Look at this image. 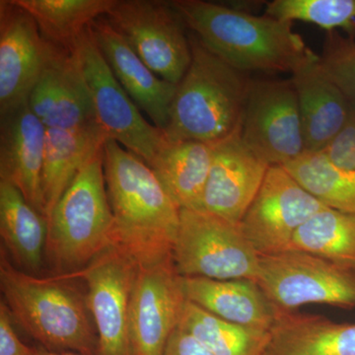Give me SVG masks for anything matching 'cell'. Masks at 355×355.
I'll return each mask as SVG.
<instances>
[{"label": "cell", "mask_w": 355, "mask_h": 355, "mask_svg": "<svg viewBox=\"0 0 355 355\" xmlns=\"http://www.w3.org/2000/svg\"><path fill=\"white\" fill-rule=\"evenodd\" d=\"M103 159L114 216V244L139 268L172 259L181 209L146 161L118 142L107 140Z\"/></svg>", "instance_id": "cell-1"}, {"label": "cell", "mask_w": 355, "mask_h": 355, "mask_svg": "<svg viewBox=\"0 0 355 355\" xmlns=\"http://www.w3.org/2000/svg\"><path fill=\"white\" fill-rule=\"evenodd\" d=\"M184 24L229 64L251 71L289 72L313 51L286 22L205 0L170 1Z\"/></svg>", "instance_id": "cell-2"}, {"label": "cell", "mask_w": 355, "mask_h": 355, "mask_svg": "<svg viewBox=\"0 0 355 355\" xmlns=\"http://www.w3.org/2000/svg\"><path fill=\"white\" fill-rule=\"evenodd\" d=\"M190 67L177 84L164 130L170 140H196L216 146L241 132L252 79L189 34Z\"/></svg>", "instance_id": "cell-3"}, {"label": "cell", "mask_w": 355, "mask_h": 355, "mask_svg": "<svg viewBox=\"0 0 355 355\" xmlns=\"http://www.w3.org/2000/svg\"><path fill=\"white\" fill-rule=\"evenodd\" d=\"M58 277L30 275L11 263L1 247L2 300L14 321L51 352L97 355L98 338L86 296Z\"/></svg>", "instance_id": "cell-4"}, {"label": "cell", "mask_w": 355, "mask_h": 355, "mask_svg": "<svg viewBox=\"0 0 355 355\" xmlns=\"http://www.w3.org/2000/svg\"><path fill=\"white\" fill-rule=\"evenodd\" d=\"M46 219V260L55 275L79 272L113 243L103 150L77 174Z\"/></svg>", "instance_id": "cell-5"}, {"label": "cell", "mask_w": 355, "mask_h": 355, "mask_svg": "<svg viewBox=\"0 0 355 355\" xmlns=\"http://www.w3.org/2000/svg\"><path fill=\"white\" fill-rule=\"evenodd\" d=\"M260 256L240 224L198 209H181L172 260L183 277L257 282Z\"/></svg>", "instance_id": "cell-6"}, {"label": "cell", "mask_w": 355, "mask_h": 355, "mask_svg": "<svg viewBox=\"0 0 355 355\" xmlns=\"http://www.w3.org/2000/svg\"><path fill=\"white\" fill-rule=\"evenodd\" d=\"M257 282L280 311L308 304L355 308V270L299 251L260 256Z\"/></svg>", "instance_id": "cell-7"}, {"label": "cell", "mask_w": 355, "mask_h": 355, "mask_svg": "<svg viewBox=\"0 0 355 355\" xmlns=\"http://www.w3.org/2000/svg\"><path fill=\"white\" fill-rule=\"evenodd\" d=\"M105 18L156 76L182 80L191 62L190 38L170 1L116 0Z\"/></svg>", "instance_id": "cell-8"}, {"label": "cell", "mask_w": 355, "mask_h": 355, "mask_svg": "<svg viewBox=\"0 0 355 355\" xmlns=\"http://www.w3.org/2000/svg\"><path fill=\"white\" fill-rule=\"evenodd\" d=\"M94 103L96 116L108 139H113L150 165L167 139L148 123L114 77L90 28L74 46Z\"/></svg>", "instance_id": "cell-9"}, {"label": "cell", "mask_w": 355, "mask_h": 355, "mask_svg": "<svg viewBox=\"0 0 355 355\" xmlns=\"http://www.w3.org/2000/svg\"><path fill=\"white\" fill-rule=\"evenodd\" d=\"M139 270L137 261L112 243L79 272L55 275L85 282L86 301L97 333V355H130L128 313Z\"/></svg>", "instance_id": "cell-10"}, {"label": "cell", "mask_w": 355, "mask_h": 355, "mask_svg": "<svg viewBox=\"0 0 355 355\" xmlns=\"http://www.w3.org/2000/svg\"><path fill=\"white\" fill-rule=\"evenodd\" d=\"M241 139L270 166H284L305 151L297 95L291 79H252Z\"/></svg>", "instance_id": "cell-11"}, {"label": "cell", "mask_w": 355, "mask_h": 355, "mask_svg": "<svg viewBox=\"0 0 355 355\" xmlns=\"http://www.w3.org/2000/svg\"><path fill=\"white\" fill-rule=\"evenodd\" d=\"M326 207L284 166H270L240 227L259 256L282 253L298 229Z\"/></svg>", "instance_id": "cell-12"}, {"label": "cell", "mask_w": 355, "mask_h": 355, "mask_svg": "<svg viewBox=\"0 0 355 355\" xmlns=\"http://www.w3.org/2000/svg\"><path fill=\"white\" fill-rule=\"evenodd\" d=\"M186 301L172 259L139 268L128 313L130 355H164Z\"/></svg>", "instance_id": "cell-13"}, {"label": "cell", "mask_w": 355, "mask_h": 355, "mask_svg": "<svg viewBox=\"0 0 355 355\" xmlns=\"http://www.w3.org/2000/svg\"><path fill=\"white\" fill-rule=\"evenodd\" d=\"M51 46L29 13L0 1V116L28 104Z\"/></svg>", "instance_id": "cell-14"}, {"label": "cell", "mask_w": 355, "mask_h": 355, "mask_svg": "<svg viewBox=\"0 0 355 355\" xmlns=\"http://www.w3.org/2000/svg\"><path fill=\"white\" fill-rule=\"evenodd\" d=\"M28 104L46 128H101L83 67L74 50H65L53 44L48 62Z\"/></svg>", "instance_id": "cell-15"}, {"label": "cell", "mask_w": 355, "mask_h": 355, "mask_svg": "<svg viewBox=\"0 0 355 355\" xmlns=\"http://www.w3.org/2000/svg\"><path fill=\"white\" fill-rule=\"evenodd\" d=\"M270 167L244 144L240 132L214 146L200 210L240 224Z\"/></svg>", "instance_id": "cell-16"}, {"label": "cell", "mask_w": 355, "mask_h": 355, "mask_svg": "<svg viewBox=\"0 0 355 355\" xmlns=\"http://www.w3.org/2000/svg\"><path fill=\"white\" fill-rule=\"evenodd\" d=\"M90 31L114 77L130 99L156 128L164 132L169 123L177 84L156 76L105 16L92 23Z\"/></svg>", "instance_id": "cell-17"}, {"label": "cell", "mask_w": 355, "mask_h": 355, "mask_svg": "<svg viewBox=\"0 0 355 355\" xmlns=\"http://www.w3.org/2000/svg\"><path fill=\"white\" fill-rule=\"evenodd\" d=\"M0 118V180L13 184L44 216L42 177L46 128L29 104Z\"/></svg>", "instance_id": "cell-18"}, {"label": "cell", "mask_w": 355, "mask_h": 355, "mask_svg": "<svg viewBox=\"0 0 355 355\" xmlns=\"http://www.w3.org/2000/svg\"><path fill=\"white\" fill-rule=\"evenodd\" d=\"M291 79L297 95L305 151H322L347 121L352 102L327 76L314 51L292 71Z\"/></svg>", "instance_id": "cell-19"}, {"label": "cell", "mask_w": 355, "mask_h": 355, "mask_svg": "<svg viewBox=\"0 0 355 355\" xmlns=\"http://www.w3.org/2000/svg\"><path fill=\"white\" fill-rule=\"evenodd\" d=\"M187 300L229 323L270 331L279 309L251 279L183 277Z\"/></svg>", "instance_id": "cell-20"}, {"label": "cell", "mask_w": 355, "mask_h": 355, "mask_svg": "<svg viewBox=\"0 0 355 355\" xmlns=\"http://www.w3.org/2000/svg\"><path fill=\"white\" fill-rule=\"evenodd\" d=\"M265 355H355V324L279 311Z\"/></svg>", "instance_id": "cell-21"}, {"label": "cell", "mask_w": 355, "mask_h": 355, "mask_svg": "<svg viewBox=\"0 0 355 355\" xmlns=\"http://www.w3.org/2000/svg\"><path fill=\"white\" fill-rule=\"evenodd\" d=\"M0 236L16 268L40 275L46 259L48 219L6 180H0Z\"/></svg>", "instance_id": "cell-22"}, {"label": "cell", "mask_w": 355, "mask_h": 355, "mask_svg": "<svg viewBox=\"0 0 355 355\" xmlns=\"http://www.w3.org/2000/svg\"><path fill=\"white\" fill-rule=\"evenodd\" d=\"M108 137L102 128L62 130L46 128L42 196L49 216L74 178L104 148Z\"/></svg>", "instance_id": "cell-23"}, {"label": "cell", "mask_w": 355, "mask_h": 355, "mask_svg": "<svg viewBox=\"0 0 355 355\" xmlns=\"http://www.w3.org/2000/svg\"><path fill=\"white\" fill-rule=\"evenodd\" d=\"M212 153L210 144L167 139L149 167L180 209L200 210Z\"/></svg>", "instance_id": "cell-24"}, {"label": "cell", "mask_w": 355, "mask_h": 355, "mask_svg": "<svg viewBox=\"0 0 355 355\" xmlns=\"http://www.w3.org/2000/svg\"><path fill=\"white\" fill-rule=\"evenodd\" d=\"M36 21L44 38L72 51L94 21L111 10L116 0H11Z\"/></svg>", "instance_id": "cell-25"}, {"label": "cell", "mask_w": 355, "mask_h": 355, "mask_svg": "<svg viewBox=\"0 0 355 355\" xmlns=\"http://www.w3.org/2000/svg\"><path fill=\"white\" fill-rule=\"evenodd\" d=\"M178 327L214 355H265L270 340V331L229 323L188 300Z\"/></svg>", "instance_id": "cell-26"}, {"label": "cell", "mask_w": 355, "mask_h": 355, "mask_svg": "<svg viewBox=\"0 0 355 355\" xmlns=\"http://www.w3.org/2000/svg\"><path fill=\"white\" fill-rule=\"evenodd\" d=\"M287 251L315 254L355 270V216L329 207L320 210L298 229Z\"/></svg>", "instance_id": "cell-27"}, {"label": "cell", "mask_w": 355, "mask_h": 355, "mask_svg": "<svg viewBox=\"0 0 355 355\" xmlns=\"http://www.w3.org/2000/svg\"><path fill=\"white\" fill-rule=\"evenodd\" d=\"M284 167L324 207L355 216V171L334 164L321 151H304Z\"/></svg>", "instance_id": "cell-28"}, {"label": "cell", "mask_w": 355, "mask_h": 355, "mask_svg": "<svg viewBox=\"0 0 355 355\" xmlns=\"http://www.w3.org/2000/svg\"><path fill=\"white\" fill-rule=\"evenodd\" d=\"M265 14L293 23H311L327 32L343 30L355 38V0H273L266 4Z\"/></svg>", "instance_id": "cell-29"}, {"label": "cell", "mask_w": 355, "mask_h": 355, "mask_svg": "<svg viewBox=\"0 0 355 355\" xmlns=\"http://www.w3.org/2000/svg\"><path fill=\"white\" fill-rule=\"evenodd\" d=\"M319 58L327 76L355 103V38L338 31L327 32Z\"/></svg>", "instance_id": "cell-30"}, {"label": "cell", "mask_w": 355, "mask_h": 355, "mask_svg": "<svg viewBox=\"0 0 355 355\" xmlns=\"http://www.w3.org/2000/svg\"><path fill=\"white\" fill-rule=\"evenodd\" d=\"M334 164L355 171V103H352L349 116L340 132L321 151Z\"/></svg>", "instance_id": "cell-31"}, {"label": "cell", "mask_w": 355, "mask_h": 355, "mask_svg": "<svg viewBox=\"0 0 355 355\" xmlns=\"http://www.w3.org/2000/svg\"><path fill=\"white\" fill-rule=\"evenodd\" d=\"M10 311L3 300L0 302V355H32L33 347L21 342L14 328Z\"/></svg>", "instance_id": "cell-32"}, {"label": "cell", "mask_w": 355, "mask_h": 355, "mask_svg": "<svg viewBox=\"0 0 355 355\" xmlns=\"http://www.w3.org/2000/svg\"><path fill=\"white\" fill-rule=\"evenodd\" d=\"M164 355H214L191 334L177 327L173 331Z\"/></svg>", "instance_id": "cell-33"}, {"label": "cell", "mask_w": 355, "mask_h": 355, "mask_svg": "<svg viewBox=\"0 0 355 355\" xmlns=\"http://www.w3.org/2000/svg\"><path fill=\"white\" fill-rule=\"evenodd\" d=\"M32 355H80L78 354H76V352H51V350H48L44 349V347H33V354Z\"/></svg>", "instance_id": "cell-34"}]
</instances>
